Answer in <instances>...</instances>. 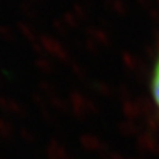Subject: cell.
Listing matches in <instances>:
<instances>
[{"mask_svg":"<svg viewBox=\"0 0 159 159\" xmlns=\"http://www.w3.org/2000/svg\"><path fill=\"white\" fill-rule=\"evenodd\" d=\"M150 90H152V97L154 99V103H155L157 108L159 109V57L155 61L154 70H153V74H152Z\"/></svg>","mask_w":159,"mask_h":159,"instance_id":"obj_1","label":"cell"}]
</instances>
